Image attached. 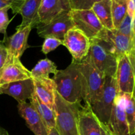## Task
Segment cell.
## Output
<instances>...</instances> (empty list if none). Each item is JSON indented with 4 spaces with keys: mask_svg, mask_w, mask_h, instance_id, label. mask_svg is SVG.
I'll use <instances>...</instances> for the list:
<instances>
[{
    "mask_svg": "<svg viewBox=\"0 0 135 135\" xmlns=\"http://www.w3.org/2000/svg\"><path fill=\"white\" fill-rule=\"evenodd\" d=\"M105 28L97 38L90 40V46L88 55L96 68L105 76L115 77L117 66V57L113 46L105 34Z\"/></svg>",
    "mask_w": 135,
    "mask_h": 135,
    "instance_id": "1",
    "label": "cell"
},
{
    "mask_svg": "<svg viewBox=\"0 0 135 135\" xmlns=\"http://www.w3.org/2000/svg\"><path fill=\"white\" fill-rule=\"evenodd\" d=\"M79 71L82 100L90 106L100 97L105 76L96 68L88 54L79 63Z\"/></svg>",
    "mask_w": 135,
    "mask_h": 135,
    "instance_id": "2",
    "label": "cell"
},
{
    "mask_svg": "<svg viewBox=\"0 0 135 135\" xmlns=\"http://www.w3.org/2000/svg\"><path fill=\"white\" fill-rule=\"evenodd\" d=\"M53 80L55 91L65 100L71 103L82 101L79 63L72 60L67 68L58 70Z\"/></svg>",
    "mask_w": 135,
    "mask_h": 135,
    "instance_id": "3",
    "label": "cell"
},
{
    "mask_svg": "<svg viewBox=\"0 0 135 135\" xmlns=\"http://www.w3.org/2000/svg\"><path fill=\"white\" fill-rule=\"evenodd\" d=\"M81 102L71 103L65 100L55 91L54 113L55 129L59 135H79V112Z\"/></svg>",
    "mask_w": 135,
    "mask_h": 135,
    "instance_id": "4",
    "label": "cell"
},
{
    "mask_svg": "<svg viewBox=\"0 0 135 135\" xmlns=\"http://www.w3.org/2000/svg\"><path fill=\"white\" fill-rule=\"evenodd\" d=\"M118 95L115 77L105 76L104 86L100 97L90 107L100 123L107 125L112 113L115 99Z\"/></svg>",
    "mask_w": 135,
    "mask_h": 135,
    "instance_id": "5",
    "label": "cell"
},
{
    "mask_svg": "<svg viewBox=\"0 0 135 135\" xmlns=\"http://www.w3.org/2000/svg\"><path fill=\"white\" fill-rule=\"evenodd\" d=\"M135 54L123 55L117 59L115 79L118 95L134 94Z\"/></svg>",
    "mask_w": 135,
    "mask_h": 135,
    "instance_id": "6",
    "label": "cell"
},
{
    "mask_svg": "<svg viewBox=\"0 0 135 135\" xmlns=\"http://www.w3.org/2000/svg\"><path fill=\"white\" fill-rule=\"evenodd\" d=\"M74 28L84 33L90 40L97 38L104 29L92 9L71 10Z\"/></svg>",
    "mask_w": 135,
    "mask_h": 135,
    "instance_id": "7",
    "label": "cell"
},
{
    "mask_svg": "<svg viewBox=\"0 0 135 135\" xmlns=\"http://www.w3.org/2000/svg\"><path fill=\"white\" fill-rule=\"evenodd\" d=\"M73 28L70 11H65L58 15L48 23H40L36 28L41 38L53 36L63 41L66 33Z\"/></svg>",
    "mask_w": 135,
    "mask_h": 135,
    "instance_id": "8",
    "label": "cell"
},
{
    "mask_svg": "<svg viewBox=\"0 0 135 135\" xmlns=\"http://www.w3.org/2000/svg\"><path fill=\"white\" fill-rule=\"evenodd\" d=\"M63 46L71 54L72 60L80 63L88 55L90 41L84 33L73 28L66 33L63 39Z\"/></svg>",
    "mask_w": 135,
    "mask_h": 135,
    "instance_id": "9",
    "label": "cell"
},
{
    "mask_svg": "<svg viewBox=\"0 0 135 135\" xmlns=\"http://www.w3.org/2000/svg\"><path fill=\"white\" fill-rule=\"evenodd\" d=\"M31 30L30 26H25L22 28L17 29L16 32L11 36L4 37L3 42L7 50V58L5 63L13 59H21L26 49L30 47L28 44V38Z\"/></svg>",
    "mask_w": 135,
    "mask_h": 135,
    "instance_id": "10",
    "label": "cell"
},
{
    "mask_svg": "<svg viewBox=\"0 0 135 135\" xmlns=\"http://www.w3.org/2000/svg\"><path fill=\"white\" fill-rule=\"evenodd\" d=\"M125 98L117 95L113 103L112 113L107 125L113 135H131L125 113Z\"/></svg>",
    "mask_w": 135,
    "mask_h": 135,
    "instance_id": "11",
    "label": "cell"
},
{
    "mask_svg": "<svg viewBox=\"0 0 135 135\" xmlns=\"http://www.w3.org/2000/svg\"><path fill=\"white\" fill-rule=\"evenodd\" d=\"M18 113L34 135H48L47 128L32 105L26 102H18Z\"/></svg>",
    "mask_w": 135,
    "mask_h": 135,
    "instance_id": "12",
    "label": "cell"
},
{
    "mask_svg": "<svg viewBox=\"0 0 135 135\" xmlns=\"http://www.w3.org/2000/svg\"><path fill=\"white\" fill-rule=\"evenodd\" d=\"M30 78V71L22 65L21 59L5 63L0 69V86Z\"/></svg>",
    "mask_w": 135,
    "mask_h": 135,
    "instance_id": "13",
    "label": "cell"
},
{
    "mask_svg": "<svg viewBox=\"0 0 135 135\" xmlns=\"http://www.w3.org/2000/svg\"><path fill=\"white\" fill-rule=\"evenodd\" d=\"M2 94L14 98L18 102H26L34 93V83L32 78L13 82L0 86Z\"/></svg>",
    "mask_w": 135,
    "mask_h": 135,
    "instance_id": "14",
    "label": "cell"
},
{
    "mask_svg": "<svg viewBox=\"0 0 135 135\" xmlns=\"http://www.w3.org/2000/svg\"><path fill=\"white\" fill-rule=\"evenodd\" d=\"M105 34L113 46L117 59L121 55H131L135 54V37L119 34L115 29L112 30L105 29Z\"/></svg>",
    "mask_w": 135,
    "mask_h": 135,
    "instance_id": "15",
    "label": "cell"
},
{
    "mask_svg": "<svg viewBox=\"0 0 135 135\" xmlns=\"http://www.w3.org/2000/svg\"><path fill=\"white\" fill-rule=\"evenodd\" d=\"M78 129L79 135H102L100 123L89 105L80 108Z\"/></svg>",
    "mask_w": 135,
    "mask_h": 135,
    "instance_id": "16",
    "label": "cell"
},
{
    "mask_svg": "<svg viewBox=\"0 0 135 135\" xmlns=\"http://www.w3.org/2000/svg\"><path fill=\"white\" fill-rule=\"evenodd\" d=\"M71 10L69 0H42L38 13L40 23H48L58 15Z\"/></svg>",
    "mask_w": 135,
    "mask_h": 135,
    "instance_id": "17",
    "label": "cell"
},
{
    "mask_svg": "<svg viewBox=\"0 0 135 135\" xmlns=\"http://www.w3.org/2000/svg\"><path fill=\"white\" fill-rule=\"evenodd\" d=\"M34 93L37 97L54 112L55 84L53 79H32Z\"/></svg>",
    "mask_w": 135,
    "mask_h": 135,
    "instance_id": "18",
    "label": "cell"
},
{
    "mask_svg": "<svg viewBox=\"0 0 135 135\" xmlns=\"http://www.w3.org/2000/svg\"><path fill=\"white\" fill-rule=\"evenodd\" d=\"M42 0H24L20 9L19 13L22 17V22L16 29L30 26L34 28L40 23L39 18V9Z\"/></svg>",
    "mask_w": 135,
    "mask_h": 135,
    "instance_id": "19",
    "label": "cell"
},
{
    "mask_svg": "<svg viewBox=\"0 0 135 135\" xmlns=\"http://www.w3.org/2000/svg\"><path fill=\"white\" fill-rule=\"evenodd\" d=\"M111 7V0H101L98 2L95 3L91 9L98 18L103 27L109 30L114 29Z\"/></svg>",
    "mask_w": 135,
    "mask_h": 135,
    "instance_id": "20",
    "label": "cell"
},
{
    "mask_svg": "<svg viewBox=\"0 0 135 135\" xmlns=\"http://www.w3.org/2000/svg\"><path fill=\"white\" fill-rule=\"evenodd\" d=\"M30 104L34 108L38 113L42 121L44 123L47 132L52 128L55 127V113L48 106L44 104L38 97L35 93H34L30 99Z\"/></svg>",
    "mask_w": 135,
    "mask_h": 135,
    "instance_id": "21",
    "label": "cell"
},
{
    "mask_svg": "<svg viewBox=\"0 0 135 135\" xmlns=\"http://www.w3.org/2000/svg\"><path fill=\"white\" fill-rule=\"evenodd\" d=\"M57 66L55 63L49 59H41L37 63L34 68L30 71L32 79L36 78H50V74L55 75L57 72Z\"/></svg>",
    "mask_w": 135,
    "mask_h": 135,
    "instance_id": "22",
    "label": "cell"
},
{
    "mask_svg": "<svg viewBox=\"0 0 135 135\" xmlns=\"http://www.w3.org/2000/svg\"><path fill=\"white\" fill-rule=\"evenodd\" d=\"M122 96L125 98V113L129 125L131 135L134 134L135 131V105L134 94H124Z\"/></svg>",
    "mask_w": 135,
    "mask_h": 135,
    "instance_id": "23",
    "label": "cell"
},
{
    "mask_svg": "<svg viewBox=\"0 0 135 135\" xmlns=\"http://www.w3.org/2000/svg\"><path fill=\"white\" fill-rule=\"evenodd\" d=\"M112 15L114 29H117L127 15V4L128 0H111Z\"/></svg>",
    "mask_w": 135,
    "mask_h": 135,
    "instance_id": "24",
    "label": "cell"
},
{
    "mask_svg": "<svg viewBox=\"0 0 135 135\" xmlns=\"http://www.w3.org/2000/svg\"><path fill=\"white\" fill-rule=\"evenodd\" d=\"M118 33L128 36L135 37L134 18H132L128 15H125L117 29H115Z\"/></svg>",
    "mask_w": 135,
    "mask_h": 135,
    "instance_id": "25",
    "label": "cell"
},
{
    "mask_svg": "<svg viewBox=\"0 0 135 135\" xmlns=\"http://www.w3.org/2000/svg\"><path fill=\"white\" fill-rule=\"evenodd\" d=\"M44 42L42 47V51L44 54H49L61 45H63V41L53 36H47L44 38Z\"/></svg>",
    "mask_w": 135,
    "mask_h": 135,
    "instance_id": "26",
    "label": "cell"
},
{
    "mask_svg": "<svg viewBox=\"0 0 135 135\" xmlns=\"http://www.w3.org/2000/svg\"><path fill=\"white\" fill-rule=\"evenodd\" d=\"M101 0H69L71 10H88Z\"/></svg>",
    "mask_w": 135,
    "mask_h": 135,
    "instance_id": "27",
    "label": "cell"
},
{
    "mask_svg": "<svg viewBox=\"0 0 135 135\" xmlns=\"http://www.w3.org/2000/svg\"><path fill=\"white\" fill-rule=\"evenodd\" d=\"M10 7H4L0 9V34H4V37L7 36V28L9 26L11 20L9 19L8 11Z\"/></svg>",
    "mask_w": 135,
    "mask_h": 135,
    "instance_id": "28",
    "label": "cell"
},
{
    "mask_svg": "<svg viewBox=\"0 0 135 135\" xmlns=\"http://www.w3.org/2000/svg\"><path fill=\"white\" fill-rule=\"evenodd\" d=\"M24 0H0V9L4 7H10L14 14L19 12Z\"/></svg>",
    "mask_w": 135,
    "mask_h": 135,
    "instance_id": "29",
    "label": "cell"
},
{
    "mask_svg": "<svg viewBox=\"0 0 135 135\" xmlns=\"http://www.w3.org/2000/svg\"><path fill=\"white\" fill-rule=\"evenodd\" d=\"M7 58V50L3 41L0 40V69L3 67Z\"/></svg>",
    "mask_w": 135,
    "mask_h": 135,
    "instance_id": "30",
    "label": "cell"
},
{
    "mask_svg": "<svg viewBox=\"0 0 135 135\" xmlns=\"http://www.w3.org/2000/svg\"><path fill=\"white\" fill-rule=\"evenodd\" d=\"M134 0H128L127 4V14L132 18H134Z\"/></svg>",
    "mask_w": 135,
    "mask_h": 135,
    "instance_id": "31",
    "label": "cell"
},
{
    "mask_svg": "<svg viewBox=\"0 0 135 135\" xmlns=\"http://www.w3.org/2000/svg\"><path fill=\"white\" fill-rule=\"evenodd\" d=\"M100 127H101V134L102 135H113L108 129L107 125L100 123Z\"/></svg>",
    "mask_w": 135,
    "mask_h": 135,
    "instance_id": "32",
    "label": "cell"
},
{
    "mask_svg": "<svg viewBox=\"0 0 135 135\" xmlns=\"http://www.w3.org/2000/svg\"><path fill=\"white\" fill-rule=\"evenodd\" d=\"M48 135H59L58 134L57 131H56L55 128H52L48 131Z\"/></svg>",
    "mask_w": 135,
    "mask_h": 135,
    "instance_id": "33",
    "label": "cell"
},
{
    "mask_svg": "<svg viewBox=\"0 0 135 135\" xmlns=\"http://www.w3.org/2000/svg\"><path fill=\"white\" fill-rule=\"evenodd\" d=\"M2 135H10L9 134V133H8L7 131L6 130H5V129H3V131H2Z\"/></svg>",
    "mask_w": 135,
    "mask_h": 135,
    "instance_id": "34",
    "label": "cell"
},
{
    "mask_svg": "<svg viewBox=\"0 0 135 135\" xmlns=\"http://www.w3.org/2000/svg\"><path fill=\"white\" fill-rule=\"evenodd\" d=\"M2 131H3V129L1 127H0V135H2Z\"/></svg>",
    "mask_w": 135,
    "mask_h": 135,
    "instance_id": "35",
    "label": "cell"
},
{
    "mask_svg": "<svg viewBox=\"0 0 135 135\" xmlns=\"http://www.w3.org/2000/svg\"><path fill=\"white\" fill-rule=\"evenodd\" d=\"M0 94H2V93H1V88H0Z\"/></svg>",
    "mask_w": 135,
    "mask_h": 135,
    "instance_id": "36",
    "label": "cell"
}]
</instances>
